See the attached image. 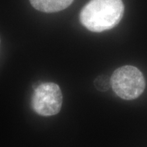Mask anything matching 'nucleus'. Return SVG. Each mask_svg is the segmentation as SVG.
<instances>
[{
    "label": "nucleus",
    "instance_id": "1",
    "mask_svg": "<svg viewBox=\"0 0 147 147\" xmlns=\"http://www.w3.org/2000/svg\"><path fill=\"white\" fill-rule=\"evenodd\" d=\"M123 12L122 0H91L80 11L79 21L89 31L100 33L115 27Z\"/></svg>",
    "mask_w": 147,
    "mask_h": 147
},
{
    "label": "nucleus",
    "instance_id": "2",
    "mask_svg": "<svg viewBox=\"0 0 147 147\" xmlns=\"http://www.w3.org/2000/svg\"><path fill=\"white\" fill-rule=\"evenodd\" d=\"M112 89L118 96L124 100H133L143 93L146 81L143 74L131 65L116 69L110 78Z\"/></svg>",
    "mask_w": 147,
    "mask_h": 147
},
{
    "label": "nucleus",
    "instance_id": "3",
    "mask_svg": "<svg viewBox=\"0 0 147 147\" xmlns=\"http://www.w3.org/2000/svg\"><path fill=\"white\" fill-rule=\"evenodd\" d=\"M63 96L57 84L46 82L39 84L32 95L33 110L41 116H53L58 114L62 106Z\"/></svg>",
    "mask_w": 147,
    "mask_h": 147
},
{
    "label": "nucleus",
    "instance_id": "4",
    "mask_svg": "<svg viewBox=\"0 0 147 147\" xmlns=\"http://www.w3.org/2000/svg\"><path fill=\"white\" fill-rule=\"evenodd\" d=\"M74 0H30L36 10L42 12H57L68 7Z\"/></svg>",
    "mask_w": 147,
    "mask_h": 147
},
{
    "label": "nucleus",
    "instance_id": "5",
    "mask_svg": "<svg viewBox=\"0 0 147 147\" xmlns=\"http://www.w3.org/2000/svg\"><path fill=\"white\" fill-rule=\"evenodd\" d=\"M95 87L96 88V89L104 92V91H107L110 88V80L105 76H100L98 78H96L94 82Z\"/></svg>",
    "mask_w": 147,
    "mask_h": 147
},
{
    "label": "nucleus",
    "instance_id": "6",
    "mask_svg": "<svg viewBox=\"0 0 147 147\" xmlns=\"http://www.w3.org/2000/svg\"><path fill=\"white\" fill-rule=\"evenodd\" d=\"M0 43H1V39H0Z\"/></svg>",
    "mask_w": 147,
    "mask_h": 147
}]
</instances>
